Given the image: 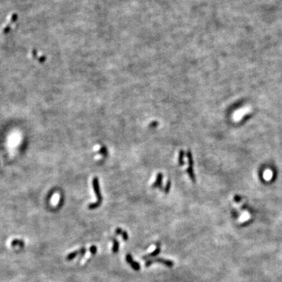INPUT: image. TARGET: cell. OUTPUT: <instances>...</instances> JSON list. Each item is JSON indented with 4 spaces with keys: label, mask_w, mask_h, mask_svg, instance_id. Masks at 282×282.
I'll return each mask as SVG.
<instances>
[{
    "label": "cell",
    "mask_w": 282,
    "mask_h": 282,
    "mask_svg": "<svg viewBox=\"0 0 282 282\" xmlns=\"http://www.w3.org/2000/svg\"><path fill=\"white\" fill-rule=\"evenodd\" d=\"M155 263L163 264V265H165L169 268H171L174 266L173 261H172L171 260L164 259V258H153V259H149L148 261H146L145 262V266L146 267H149L151 265H152V264Z\"/></svg>",
    "instance_id": "6da1fadb"
},
{
    "label": "cell",
    "mask_w": 282,
    "mask_h": 282,
    "mask_svg": "<svg viewBox=\"0 0 282 282\" xmlns=\"http://www.w3.org/2000/svg\"><path fill=\"white\" fill-rule=\"evenodd\" d=\"M92 185H93L94 192H95L97 198V202L101 203V202H102V195L101 194L100 186H99V180H98L97 177H95L93 178Z\"/></svg>",
    "instance_id": "7a4b0ae2"
},
{
    "label": "cell",
    "mask_w": 282,
    "mask_h": 282,
    "mask_svg": "<svg viewBox=\"0 0 282 282\" xmlns=\"http://www.w3.org/2000/svg\"><path fill=\"white\" fill-rule=\"evenodd\" d=\"M125 259H126L127 263L129 264V265L131 266V267L133 269V270H137V271L140 270V264L137 263V262H136V261L133 260L131 255L127 254L126 255V257H125Z\"/></svg>",
    "instance_id": "3957f363"
},
{
    "label": "cell",
    "mask_w": 282,
    "mask_h": 282,
    "mask_svg": "<svg viewBox=\"0 0 282 282\" xmlns=\"http://www.w3.org/2000/svg\"><path fill=\"white\" fill-rule=\"evenodd\" d=\"M86 252V248L82 247V248H81V249H80L79 250H77L75 252L70 253V254H69V255H67V257L66 258L67 260L70 261V260H72L73 258H74L76 257H77L78 255L85 254Z\"/></svg>",
    "instance_id": "277c9868"
},
{
    "label": "cell",
    "mask_w": 282,
    "mask_h": 282,
    "mask_svg": "<svg viewBox=\"0 0 282 282\" xmlns=\"http://www.w3.org/2000/svg\"><path fill=\"white\" fill-rule=\"evenodd\" d=\"M156 245H157V247L155 249V250H154L153 252L149 253V254H148V255L143 256V257H142L143 259H148V258H150L151 257H156V256L158 255L159 253H160V252H161L160 243H159V242L157 243Z\"/></svg>",
    "instance_id": "5b68a950"
},
{
    "label": "cell",
    "mask_w": 282,
    "mask_h": 282,
    "mask_svg": "<svg viewBox=\"0 0 282 282\" xmlns=\"http://www.w3.org/2000/svg\"><path fill=\"white\" fill-rule=\"evenodd\" d=\"M163 174L161 173V172H159V173H158V175H157L156 182H154L153 184L152 185V187L153 188H156V187H160V188H161L162 181H163Z\"/></svg>",
    "instance_id": "8992f818"
},
{
    "label": "cell",
    "mask_w": 282,
    "mask_h": 282,
    "mask_svg": "<svg viewBox=\"0 0 282 282\" xmlns=\"http://www.w3.org/2000/svg\"><path fill=\"white\" fill-rule=\"evenodd\" d=\"M263 178L266 181H270L273 177V172L270 169H266L263 172Z\"/></svg>",
    "instance_id": "52a82bcc"
},
{
    "label": "cell",
    "mask_w": 282,
    "mask_h": 282,
    "mask_svg": "<svg viewBox=\"0 0 282 282\" xmlns=\"http://www.w3.org/2000/svg\"><path fill=\"white\" fill-rule=\"evenodd\" d=\"M115 233L117 235H122V236L124 241H127L128 240V234L126 231H123L121 228H117L115 230Z\"/></svg>",
    "instance_id": "ba28073f"
},
{
    "label": "cell",
    "mask_w": 282,
    "mask_h": 282,
    "mask_svg": "<svg viewBox=\"0 0 282 282\" xmlns=\"http://www.w3.org/2000/svg\"><path fill=\"white\" fill-rule=\"evenodd\" d=\"M187 172L190 178V179L192 180V182H195V175L194 173V171H193V167H189L187 169Z\"/></svg>",
    "instance_id": "9c48e42d"
},
{
    "label": "cell",
    "mask_w": 282,
    "mask_h": 282,
    "mask_svg": "<svg viewBox=\"0 0 282 282\" xmlns=\"http://www.w3.org/2000/svg\"><path fill=\"white\" fill-rule=\"evenodd\" d=\"M112 242H113V246H112V252L114 253H117L119 251V247H120V244L119 242H118V240L116 238H112Z\"/></svg>",
    "instance_id": "30bf717a"
},
{
    "label": "cell",
    "mask_w": 282,
    "mask_h": 282,
    "mask_svg": "<svg viewBox=\"0 0 282 282\" xmlns=\"http://www.w3.org/2000/svg\"><path fill=\"white\" fill-rule=\"evenodd\" d=\"M184 151L181 150L179 152V158H178V163L179 165L182 166L184 164Z\"/></svg>",
    "instance_id": "8fae6325"
},
{
    "label": "cell",
    "mask_w": 282,
    "mask_h": 282,
    "mask_svg": "<svg viewBox=\"0 0 282 282\" xmlns=\"http://www.w3.org/2000/svg\"><path fill=\"white\" fill-rule=\"evenodd\" d=\"M187 159H188V164H189V167H193V164H194V161H193L192 153H191V152L190 150L187 151Z\"/></svg>",
    "instance_id": "7c38bea8"
},
{
    "label": "cell",
    "mask_w": 282,
    "mask_h": 282,
    "mask_svg": "<svg viewBox=\"0 0 282 282\" xmlns=\"http://www.w3.org/2000/svg\"><path fill=\"white\" fill-rule=\"evenodd\" d=\"M11 245L12 246H20V247H23L24 245V243L22 241V240L16 239L14 240L11 242Z\"/></svg>",
    "instance_id": "4fadbf2b"
},
{
    "label": "cell",
    "mask_w": 282,
    "mask_h": 282,
    "mask_svg": "<svg viewBox=\"0 0 282 282\" xmlns=\"http://www.w3.org/2000/svg\"><path fill=\"white\" fill-rule=\"evenodd\" d=\"M101 203H98V202L91 203V204H90V205H89L88 206V208L89 209H90V210H93V209H95V208H97V207H99V206L101 205Z\"/></svg>",
    "instance_id": "5bb4252c"
},
{
    "label": "cell",
    "mask_w": 282,
    "mask_h": 282,
    "mask_svg": "<svg viewBox=\"0 0 282 282\" xmlns=\"http://www.w3.org/2000/svg\"><path fill=\"white\" fill-rule=\"evenodd\" d=\"M99 153L103 156H106L108 155V150H107V148L105 146H103L99 150Z\"/></svg>",
    "instance_id": "9a60e30c"
},
{
    "label": "cell",
    "mask_w": 282,
    "mask_h": 282,
    "mask_svg": "<svg viewBox=\"0 0 282 282\" xmlns=\"http://www.w3.org/2000/svg\"><path fill=\"white\" fill-rule=\"evenodd\" d=\"M171 180H168V181L167 182V184L165 185V187H164V193H165V194H168V193L169 192V191H170V189H171Z\"/></svg>",
    "instance_id": "2e32d148"
},
{
    "label": "cell",
    "mask_w": 282,
    "mask_h": 282,
    "mask_svg": "<svg viewBox=\"0 0 282 282\" xmlns=\"http://www.w3.org/2000/svg\"><path fill=\"white\" fill-rule=\"evenodd\" d=\"M241 218H242V219H243V220H244V222L247 221L248 220V219H250V214L248 213V212H244L241 216Z\"/></svg>",
    "instance_id": "e0dca14e"
},
{
    "label": "cell",
    "mask_w": 282,
    "mask_h": 282,
    "mask_svg": "<svg viewBox=\"0 0 282 282\" xmlns=\"http://www.w3.org/2000/svg\"><path fill=\"white\" fill-rule=\"evenodd\" d=\"M90 252H91V253H92V254H95L97 249V247L95 246V245H92V246L90 247Z\"/></svg>",
    "instance_id": "ac0fdd59"
},
{
    "label": "cell",
    "mask_w": 282,
    "mask_h": 282,
    "mask_svg": "<svg viewBox=\"0 0 282 282\" xmlns=\"http://www.w3.org/2000/svg\"><path fill=\"white\" fill-rule=\"evenodd\" d=\"M158 122H153V123H151V124H150V127H152V128H153V127H156L158 126Z\"/></svg>",
    "instance_id": "d6986e66"
}]
</instances>
